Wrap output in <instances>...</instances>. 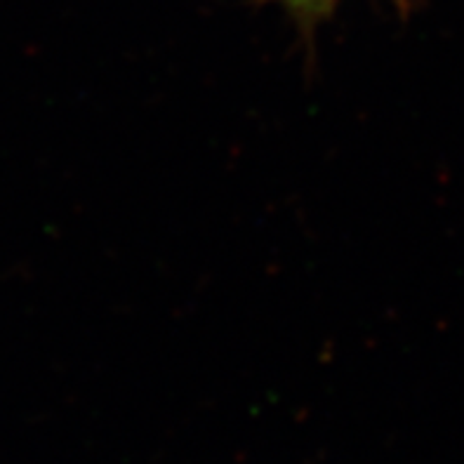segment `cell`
Segmentation results:
<instances>
[{"instance_id": "1", "label": "cell", "mask_w": 464, "mask_h": 464, "mask_svg": "<svg viewBox=\"0 0 464 464\" xmlns=\"http://www.w3.org/2000/svg\"><path fill=\"white\" fill-rule=\"evenodd\" d=\"M266 3L281 7L302 34V41L312 43L318 29L335 14L342 0H266ZM392 3L399 7L401 14H408L418 0H392Z\"/></svg>"}]
</instances>
